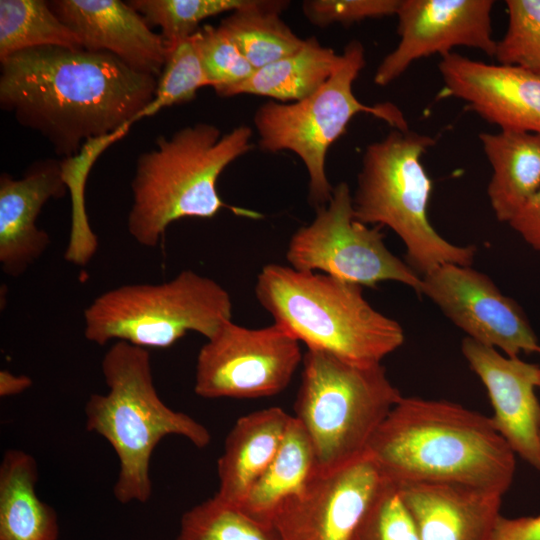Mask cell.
Listing matches in <instances>:
<instances>
[{"label":"cell","instance_id":"1","mask_svg":"<svg viewBox=\"0 0 540 540\" xmlns=\"http://www.w3.org/2000/svg\"><path fill=\"white\" fill-rule=\"evenodd\" d=\"M1 62V108L42 134L64 158L92 139L135 123L153 100L154 76L108 52L43 46Z\"/></svg>","mask_w":540,"mask_h":540},{"label":"cell","instance_id":"2","mask_svg":"<svg viewBox=\"0 0 540 540\" xmlns=\"http://www.w3.org/2000/svg\"><path fill=\"white\" fill-rule=\"evenodd\" d=\"M366 452L396 485L460 484L504 495L515 473V453L491 418L446 400L402 397Z\"/></svg>","mask_w":540,"mask_h":540},{"label":"cell","instance_id":"3","mask_svg":"<svg viewBox=\"0 0 540 540\" xmlns=\"http://www.w3.org/2000/svg\"><path fill=\"white\" fill-rule=\"evenodd\" d=\"M101 369L107 392L88 398L86 430L102 436L118 457L120 467L113 487L116 500L146 503L152 495L150 462L158 443L168 435H178L205 448L211 441L210 432L161 400L147 349L116 341L105 353Z\"/></svg>","mask_w":540,"mask_h":540},{"label":"cell","instance_id":"4","mask_svg":"<svg viewBox=\"0 0 540 540\" xmlns=\"http://www.w3.org/2000/svg\"><path fill=\"white\" fill-rule=\"evenodd\" d=\"M251 136L246 125L222 135L213 124L196 123L157 138L155 148L139 156L131 182V237L154 248L172 222L211 218L227 207L217 192V180L251 149Z\"/></svg>","mask_w":540,"mask_h":540},{"label":"cell","instance_id":"5","mask_svg":"<svg viewBox=\"0 0 540 540\" xmlns=\"http://www.w3.org/2000/svg\"><path fill=\"white\" fill-rule=\"evenodd\" d=\"M255 294L274 323L308 349L354 364H381L405 339L397 321L368 303L362 286L327 274L268 264Z\"/></svg>","mask_w":540,"mask_h":540},{"label":"cell","instance_id":"6","mask_svg":"<svg viewBox=\"0 0 540 540\" xmlns=\"http://www.w3.org/2000/svg\"><path fill=\"white\" fill-rule=\"evenodd\" d=\"M435 143L429 135L392 128L366 147L352 195L354 217L394 231L406 263L421 277L445 263L471 266L477 252L475 245L447 241L428 219L432 180L421 157Z\"/></svg>","mask_w":540,"mask_h":540},{"label":"cell","instance_id":"7","mask_svg":"<svg viewBox=\"0 0 540 540\" xmlns=\"http://www.w3.org/2000/svg\"><path fill=\"white\" fill-rule=\"evenodd\" d=\"M302 365L293 416L312 442L317 471H331L366 453L403 396L382 364L363 366L307 349Z\"/></svg>","mask_w":540,"mask_h":540},{"label":"cell","instance_id":"8","mask_svg":"<svg viewBox=\"0 0 540 540\" xmlns=\"http://www.w3.org/2000/svg\"><path fill=\"white\" fill-rule=\"evenodd\" d=\"M231 317L228 291L186 269L169 281L124 284L101 293L84 310V336L101 346L123 341L167 348L189 331L208 339Z\"/></svg>","mask_w":540,"mask_h":540},{"label":"cell","instance_id":"9","mask_svg":"<svg viewBox=\"0 0 540 540\" xmlns=\"http://www.w3.org/2000/svg\"><path fill=\"white\" fill-rule=\"evenodd\" d=\"M365 66L359 41L348 43L330 78L309 97L280 103L269 100L254 114L259 147L266 152L289 150L304 163L308 177V201L315 209L326 205L333 188L326 174L330 146L359 113H369L394 129H409L402 111L392 103L366 105L353 92V83Z\"/></svg>","mask_w":540,"mask_h":540},{"label":"cell","instance_id":"10","mask_svg":"<svg viewBox=\"0 0 540 540\" xmlns=\"http://www.w3.org/2000/svg\"><path fill=\"white\" fill-rule=\"evenodd\" d=\"M380 229L354 217L350 188L340 182L311 223L292 235L286 259L298 271H319L362 287L395 281L420 294L421 276L387 248Z\"/></svg>","mask_w":540,"mask_h":540},{"label":"cell","instance_id":"11","mask_svg":"<svg viewBox=\"0 0 540 540\" xmlns=\"http://www.w3.org/2000/svg\"><path fill=\"white\" fill-rule=\"evenodd\" d=\"M302 360L299 341L279 325L250 329L230 320L200 348L194 391L206 399L273 396Z\"/></svg>","mask_w":540,"mask_h":540},{"label":"cell","instance_id":"12","mask_svg":"<svg viewBox=\"0 0 540 540\" xmlns=\"http://www.w3.org/2000/svg\"><path fill=\"white\" fill-rule=\"evenodd\" d=\"M428 297L467 336L508 357L538 352L537 337L523 311L484 273L455 263L436 266L422 277Z\"/></svg>","mask_w":540,"mask_h":540},{"label":"cell","instance_id":"13","mask_svg":"<svg viewBox=\"0 0 540 540\" xmlns=\"http://www.w3.org/2000/svg\"><path fill=\"white\" fill-rule=\"evenodd\" d=\"M384 478L366 452L331 471H316L276 509L279 540H352Z\"/></svg>","mask_w":540,"mask_h":540},{"label":"cell","instance_id":"14","mask_svg":"<svg viewBox=\"0 0 540 540\" xmlns=\"http://www.w3.org/2000/svg\"><path fill=\"white\" fill-rule=\"evenodd\" d=\"M493 5L492 0H400L395 14L399 42L377 67L375 84L386 86L416 60L444 56L458 46L494 57Z\"/></svg>","mask_w":540,"mask_h":540},{"label":"cell","instance_id":"15","mask_svg":"<svg viewBox=\"0 0 540 540\" xmlns=\"http://www.w3.org/2000/svg\"><path fill=\"white\" fill-rule=\"evenodd\" d=\"M443 96L464 101L500 130L540 135V77L522 68L490 64L457 53L438 65Z\"/></svg>","mask_w":540,"mask_h":540},{"label":"cell","instance_id":"16","mask_svg":"<svg viewBox=\"0 0 540 540\" xmlns=\"http://www.w3.org/2000/svg\"><path fill=\"white\" fill-rule=\"evenodd\" d=\"M461 351L486 388L493 408V426L515 454L540 471V367L469 337Z\"/></svg>","mask_w":540,"mask_h":540},{"label":"cell","instance_id":"17","mask_svg":"<svg viewBox=\"0 0 540 540\" xmlns=\"http://www.w3.org/2000/svg\"><path fill=\"white\" fill-rule=\"evenodd\" d=\"M49 4L82 49L108 52L137 72L160 76L167 57L165 42L129 3L55 0Z\"/></svg>","mask_w":540,"mask_h":540},{"label":"cell","instance_id":"18","mask_svg":"<svg viewBox=\"0 0 540 540\" xmlns=\"http://www.w3.org/2000/svg\"><path fill=\"white\" fill-rule=\"evenodd\" d=\"M67 192L61 160L37 162L18 179L1 174L0 265L6 275L20 277L46 252L50 237L37 226L38 216Z\"/></svg>","mask_w":540,"mask_h":540},{"label":"cell","instance_id":"19","mask_svg":"<svg viewBox=\"0 0 540 540\" xmlns=\"http://www.w3.org/2000/svg\"><path fill=\"white\" fill-rule=\"evenodd\" d=\"M397 487L420 540H492L502 494L449 483Z\"/></svg>","mask_w":540,"mask_h":540},{"label":"cell","instance_id":"20","mask_svg":"<svg viewBox=\"0 0 540 540\" xmlns=\"http://www.w3.org/2000/svg\"><path fill=\"white\" fill-rule=\"evenodd\" d=\"M292 415L269 407L240 417L226 437L217 462L220 500L240 507L274 459Z\"/></svg>","mask_w":540,"mask_h":540},{"label":"cell","instance_id":"21","mask_svg":"<svg viewBox=\"0 0 540 540\" xmlns=\"http://www.w3.org/2000/svg\"><path fill=\"white\" fill-rule=\"evenodd\" d=\"M492 176L487 194L498 221L508 223L540 188V135L516 130L479 134Z\"/></svg>","mask_w":540,"mask_h":540},{"label":"cell","instance_id":"22","mask_svg":"<svg viewBox=\"0 0 540 540\" xmlns=\"http://www.w3.org/2000/svg\"><path fill=\"white\" fill-rule=\"evenodd\" d=\"M38 478L31 454L5 451L0 464V540H58L57 513L39 498Z\"/></svg>","mask_w":540,"mask_h":540},{"label":"cell","instance_id":"23","mask_svg":"<svg viewBox=\"0 0 540 540\" xmlns=\"http://www.w3.org/2000/svg\"><path fill=\"white\" fill-rule=\"evenodd\" d=\"M341 55L316 39H305L295 53L268 64L221 96L253 94L285 103L303 100L316 92L335 72Z\"/></svg>","mask_w":540,"mask_h":540},{"label":"cell","instance_id":"24","mask_svg":"<svg viewBox=\"0 0 540 540\" xmlns=\"http://www.w3.org/2000/svg\"><path fill=\"white\" fill-rule=\"evenodd\" d=\"M316 471L312 442L304 427L292 415L274 459L239 508L254 520L272 526L279 505L298 493Z\"/></svg>","mask_w":540,"mask_h":540},{"label":"cell","instance_id":"25","mask_svg":"<svg viewBox=\"0 0 540 540\" xmlns=\"http://www.w3.org/2000/svg\"><path fill=\"white\" fill-rule=\"evenodd\" d=\"M288 3L250 0L219 24L255 70L297 52L304 44L305 39L280 18Z\"/></svg>","mask_w":540,"mask_h":540},{"label":"cell","instance_id":"26","mask_svg":"<svg viewBox=\"0 0 540 540\" xmlns=\"http://www.w3.org/2000/svg\"><path fill=\"white\" fill-rule=\"evenodd\" d=\"M43 46L81 48L75 34L43 0L0 1V61Z\"/></svg>","mask_w":540,"mask_h":540},{"label":"cell","instance_id":"27","mask_svg":"<svg viewBox=\"0 0 540 540\" xmlns=\"http://www.w3.org/2000/svg\"><path fill=\"white\" fill-rule=\"evenodd\" d=\"M176 540H279L272 526L213 496L187 510Z\"/></svg>","mask_w":540,"mask_h":540},{"label":"cell","instance_id":"28","mask_svg":"<svg viewBox=\"0 0 540 540\" xmlns=\"http://www.w3.org/2000/svg\"><path fill=\"white\" fill-rule=\"evenodd\" d=\"M250 0H133L128 3L151 26L161 29L166 47L194 35L200 23L246 6Z\"/></svg>","mask_w":540,"mask_h":540},{"label":"cell","instance_id":"29","mask_svg":"<svg viewBox=\"0 0 540 540\" xmlns=\"http://www.w3.org/2000/svg\"><path fill=\"white\" fill-rule=\"evenodd\" d=\"M211 86L203 68L194 35L167 47V57L153 100L135 122L158 113L163 108L192 101L198 89Z\"/></svg>","mask_w":540,"mask_h":540},{"label":"cell","instance_id":"30","mask_svg":"<svg viewBox=\"0 0 540 540\" xmlns=\"http://www.w3.org/2000/svg\"><path fill=\"white\" fill-rule=\"evenodd\" d=\"M508 25L497 41L498 64L527 70L540 77V0H507Z\"/></svg>","mask_w":540,"mask_h":540},{"label":"cell","instance_id":"31","mask_svg":"<svg viewBox=\"0 0 540 540\" xmlns=\"http://www.w3.org/2000/svg\"><path fill=\"white\" fill-rule=\"evenodd\" d=\"M194 38L207 78L218 95L255 72L237 44L220 26L205 25L194 34Z\"/></svg>","mask_w":540,"mask_h":540},{"label":"cell","instance_id":"32","mask_svg":"<svg viewBox=\"0 0 540 540\" xmlns=\"http://www.w3.org/2000/svg\"><path fill=\"white\" fill-rule=\"evenodd\" d=\"M352 540H420L397 485L384 479Z\"/></svg>","mask_w":540,"mask_h":540},{"label":"cell","instance_id":"33","mask_svg":"<svg viewBox=\"0 0 540 540\" xmlns=\"http://www.w3.org/2000/svg\"><path fill=\"white\" fill-rule=\"evenodd\" d=\"M399 4L400 0H306L302 10L310 23L326 27L395 15Z\"/></svg>","mask_w":540,"mask_h":540},{"label":"cell","instance_id":"34","mask_svg":"<svg viewBox=\"0 0 540 540\" xmlns=\"http://www.w3.org/2000/svg\"><path fill=\"white\" fill-rule=\"evenodd\" d=\"M508 224L526 243L540 252V188Z\"/></svg>","mask_w":540,"mask_h":540},{"label":"cell","instance_id":"35","mask_svg":"<svg viewBox=\"0 0 540 540\" xmlns=\"http://www.w3.org/2000/svg\"><path fill=\"white\" fill-rule=\"evenodd\" d=\"M492 540H540V514L517 518L500 515Z\"/></svg>","mask_w":540,"mask_h":540},{"label":"cell","instance_id":"36","mask_svg":"<svg viewBox=\"0 0 540 540\" xmlns=\"http://www.w3.org/2000/svg\"><path fill=\"white\" fill-rule=\"evenodd\" d=\"M33 384L32 379L24 374L17 375L8 370L0 371V396L18 395L28 390Z\"/></svg>","mask_w":540,"mask_h":540},{"label":"cell","instance_id":"37","mask_svg":"<svg viewBox=\"0 0 540 540\" xmlns=\"http://www.w3.org/2000/svg\"><path fill=\"white\" fill-rule=\"evenodd\" d=\"M538 353H540V349H539Z\"/></svg>","mask_w":540,"mask_h":540}]
</instances>
